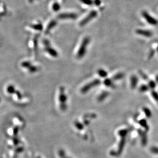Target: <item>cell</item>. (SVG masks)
I'll list each match as a JSON object with an SVG mask.
<instances>
[{
	"instance_id": "obj_6",
	"label": "cell",
	"mask_w": 158,
	"mask_h": 158,
	"mask_svg": "<svg viewBox=\"0 0 158 158\" xmlns=\"http://www.w3.org/2000/svg\"><path fill=\"white\" fill-rule=\"evenodd\" d=\"M142 15H143V17L145 18L146 20L147 21V22L149 23V24L152 25H156L158 24V21L156 19L152 18L149 15H148V13H147V12L143 11Z\"/></svg>"
},
{
	"instance_id": "obj_18",
	"label": "cell",
	"mask_w": 158,
	"mask_h": 158,
	"mask_svg": "<svg viewBox=\"0 0 158 158\" xmlns=\"http://www.w3.org/2000/svg\"><path fill=\"white\" fill-rule=\"evenodd\" d=\"M94 4L97 6H99V5L101 4V1L100 0H94Z\"/></svg>"
},
{
	"instance_id": "obj_12",
	"label": "cell",
	"mask_w": 158,
	"mask_h": 158,
	"mask_svg": "<svg viewBox=\"0 0 158 158\" xmlns=\"http://www.w3.org/2000/svg\"><path fill=\"white\" fill-rule=\"evenodd\" d=\"M80 1L84 4L87 5L89 6H91L93 3L92 0H80Z\"/></svg>"
},
{
	"instance_id": "obj_10",
	"label": "cell",
	"mask_w": 158,
	"mask_h": 158,
	"mask_svg": "<svg viewBox=\"0 0 158 158\" xmlns=\"http://www.w3.org/2000/svg\"><path fill=\"white\" fill-rule=\"evenodd\" d=\"M60 9V5L58 3L55 2L53 5V11H58Z\"/></svg>"
},
{
	"instance_id": "obj_15",
	"label": "cell",
	"mask_w": 158,
	"mask_h": 158,
	"mask_svg": "<svg viewBox=\"0 0 158 158\" xmlns=\"http://www.w3.org/2000/svg\"><path fill=\"white\" fill-rule=\"evenodd\" d=\"M151 150L154 154H158V147H152Z\"/></svg>"
},
{
	"instance_id": "obj_3",
	"label": "cell",
	"mask_w": 158,
	"mask_h": 158,
	"mask_svg": "<svg viewBox=\"0 0 158 158\" xmlns=\"http://www.w3.org/2000/svg\"><path fill=\"white\" fill-rule=\"evenodd\" d=\"M100 83V80H95L91 82H90L88 84L86 85L84 87H83V88L81 89V92L83 93V94L87 92L88 90H90V89L92 88L93 87L98 85Z\"/></svg>"
},
{
	"instance_id": "obj_7",
	"label": "cell",
	"mask_w": 158,
	"mask_h": 158,
	"mask_svg": "<svg viewBox=\"0 0 158 158\" xmlns=\"http://www.w3.org/2000/svg\"><path fill=\"white\" fill-rule=\"evenodd\" d=\"M57 21L55 20L51 21L49 23L48 26L47 27L46 30V33H49V31L51 30V29H53V27H55V26L57 25Z\"/></svg>"
},
{
	"instance_id": "obj_9",
	"label": "cell",
	"mask_w": 158,
	"mask_h": 158,
	"mask_svg": "<svg viewBox=\"0 0 158 158\" xmlns=\"http://www.w3.org/2000/svg\"><path fill=\"white\" fill-rule=\"evenodd\" d=\"M46 51H47L51 55H52L53 57H57L58 55L57 53L55 51V50L53 49H51L50 47H49V48H47V49H46Z\"/></svg>"
},
{
	"instance_id": "obj_13",
	"label": "cell",
	"mask_w": 158,
	"mask_h": 158,
	"mask_svg": "<svg viewBox=\"0 0 158 158\" xmlns=\"http://www.w3.org/2000/svg\"><path fill=\"white\" fill-rule=\"evenodd\" d=\"M98 73H99V76H100L101 77H103V78L106 77L107 76V73L105 70H102V69L99 70Z\"/></svg>"
},
{
	"instance_id": "obj_14",
	"label": "cell",
	"mask_w": 158,
	"mask_h": 158,
	"mask_svg": "<svg viewBox=\"0 0 158 158\" xmlns=\"http://www.w3.org/2000/svg\"><path fill=\"white\" fill-rule=\"evenodd\" d=\"M104 84L107 86H111L112 85V81L110 80H109V79H106V80H105V81H104Z\"/></svg>"
},
{
	"instance_id": "obj_5",
	"label": "cell",
	"mask_w": 158,
	"mask_h": 158,
	"mask_svg": "<svg viewBox=\"0 0 158 158\" xmlns=\"http://www.w3.org/2000/svg\"><path fill=\"white\" fill-rule=\"evenodd\" d=\"M77 14L75 13H62L58 15L60 19H77Z\"/></svg>"
},
{
	"instance_id": "obj_11",
	"label": "cell",
	"mask_w": 158,
	"mask_h": 158,
	"mask_svg": "<svg viewBox=\"0 0 158 158\" xmlns=\"http://www.w3.org/2000/svg\"><path fill=\"white\" fill-rule=\"evenodd\" d=\"M107 96L108 94L107 92H103V93H102V94L99 96V98H98L99 101H103V100L105 99L106 97H107Z\"/></svg>"
},
{
	"instance_id": "obj_4",
	"label": "cell",
	"mask_w": 158,
	"mask_h": 158,
	"mask_svg": "<svg viewBox=\"0 0 158 158\" xmlns=\"http://www.w3.org/2000/svg\"><path fill=\"white\" fill-rule=\"evenodd\" d=\"M60 107L62 110L65 109L66 108V96L64 94V90L62 89L60 94Z\"/></svg>"
},
{
	"instance_id": "obj_17",
	"label": "cell",
	"mask_w": 158,
	"mask_h": 158,
	"mask_svg": "<svg viewBox=\"0 0 158 158\" xmlns=\"http://www.w3.org/2000/svg\"><path fill=\"white\" fill-rule=\"evenodd\" d=\"M34 28L37 29H38V30H41L42 29V26L41 24H37V25H35V26L33 27Z\"/></svg>"
},
{
	"instance_id": "obj_8",
	"label": "cell",
	"mask_w": 158,
	"mask_h": 158,
	"mask_svg": "<svg viewBox=\"0 0 158 158\" xmlns=\"http://www.w3.org/2000/svg\"><path fill=\"white\" fill-rule=\"evenodd\" d=\"M137 33H138L139 35H144L146 37H150L152 35V33L148 31L142 30H138L137 31Z\"/></svg>"
},
{
	"instance_id": "obj_2",
	"label": "cell",
	"mask_w": 158,
	"mask_h": 158,
	"mask_svg": "<svg viewBox=\"0 0 158 158\" xmlns=\"http://www.w3.org/2000/svg\"><path fill=\"white\" fill-rule=\"evenodd\" d=\"M97 14L98 13L96 11L93 10V11H90L88 15H87L85 18L82 20L81 22L80 23V25L81 26H84L85 25L87 24L88 22H89V21H90L91 20H92L95 17H96Z\"/></svg>"
},
{
	"instance_id": "obj_1",
	"label": "cell",
	"mask_w": 158,
	"mask_h": 158,
	"mask_svg": "<svg viewBox=\"0 0 158 158\" xmlns=\"http://www.w3.org/2000/svg\"><path fill=\"white\" fill-rule=\"evenodd\" d=\"M90 42V39L89 37H86L83 40L81 45L77 53V57L80 59L83 57L86 53L87 46Z\"/></svg>"
},
{
	"instance_id": "obj_16",
	"label": "cell",
	"mask_w": 158,
	"mask_h": 158,
	"mask_svg": "<svg viewBox=\"0 0 158 158\" xmlns=\"http://www.w3.org/2000/svg\"><path fill=\"white\" fill-rule=\"evenodd\" d=\"M123 77V75L121 74V73H119V74H118L116 75V76H115L114 77V80H117V79H120L122 77Z\"/></svg>"
}]
</instances>
